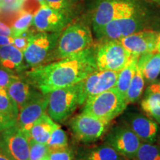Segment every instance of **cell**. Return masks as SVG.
Masks as SVG:
<instances>
[{"instance_id": "cell-1", "label": "cell", "mask_w": 160, "mask_h": 160, "mask_svg": "<svg viewBox=\"0 0 160 160\" xmlns=\"http://www.w3.org/2000/svg\"><path fill=\"white\" fill-rule=\"evenodd\" d=\"M95 46L77 54L33 68L26 79L42 93L77 85L97 70Z\"/></svg>"}, {"instance_id": "cell-11", "label": "cell", "mask_w": 160, "mask_h": 160, "mask_svg": "<svg viewBox=\"0 0 160 160\" xmlns=\"http://www.w3.org/2000/svg\"><path fill=\"white\" fill-rule=\"evenodd\" d=\"M0 151L13 160H30L29 139L17 124L0 132Z\"/></svg>"}, {"instance_id": "cell-5", "label": "cell", "mask_w": 160, "mask_h": 160, "mask_svg": "<svg viewBox=\"0 0 160 160\" xmlns=\"http://www.w3.org/2000/svg\"><path fill=\"white\" fill-rule=\"evenodd\" d=\"M141 7L138 0H97L91 18L95 36L111 21L128 15Z\"/></svg>"}, {"instance_id": "cell-13", "label": "cell", "mask_w": 160, "mask_h": 160, "mask_svg": "<svg viewBox=\"0 0 160 160\" xmlns=\"http://www.w3.org/2000/svg\"><path fill=\"white\" fill-rule=\"evenodd\" d=\"M71 20V16L42 5L33 16L31 25L36 32L59 33Z\"/></svg>"}, {"instance_id": "cell-39", "label": "cell", "mask_w": 160, "mask_h": 160, "mask_svg": "<svg viewBox=\"0 0 160 160\" xmlns=\"http://www.w3.org/2000/svg\"><path fill=\"white\" fill-rule=\"evenodd\" d=\"M156 52L160 53V33H159V38H158V40H157V47H156Z\"/></svg>"}, {"instance_id": "cell-16", "label": "cell", "mask_w": 160, "mask_h": 160, "mask_svg": "<svg viewBox=\"0 0 160 160\" xmlns=\"http://www.w3.org/2000/svg\"><path fill=\"white\" fill-rule=\"evenodd\" d=\"M125 125L133 131L143 142L154 143L157 139L159 126L157 122L147 116L139 113H128Z\"/></svg>"}, {"instance_id": "cell-26", "label": "cell", "mask_w": 160, "mask_h": 160, "mask_svg": "<svg viewBox=\"0 0 160 160\" xmlns=\"http://www.w3.org/2000/svg\"><path fill=\"white\" fill-rule=\"evenodd\" d=\"M136 160H160V145L142 142L134 157Z\"/></svg>"}, {"instance_id": "cell-7", "label": "cell", "mask_w": 160, "mask_h": 160, "mask_svg": "<svg viewBox=\"0 0 160 160\" xmlns=\"http://www.w3.org/2000/svg\"><path fill=\"white\" fill-rule=\"evenodd\" d=\"M79 105V85L54 90L49 93L47 113L56 122L67 119Z\"/></svg>"}, {"instance_id": "cell-23", "label": "cell", "mask_w": 160, "mask_h": 160, "mask_svg": "<svg viewBox=\"0 0 160 160\" xmlns=\"http://www.w3.org/2000/svg\"><path fill=\"white\" fill-rule=\"evenodd\" d=\"M139 57V56L132 54L129 62L121 71L118 72L117 82L115 88L125 97L130 83H131V80L137 70V63Z\"/></svg>"}, {"instance_id": "cell-4", "label": "cell", "mask_w": 160, "mask_h": 160, "mask_svg": "<svg viewBox=\"0 0 160 160\" xmlns=\"http://www.w3.org/2000/svg\"><path fill=\"white\" fill-rule=\"evenodd\" d=\"M150 17L143 7L128 15L117 18L106 25L95 37L99 42L120 40L142 30L148 29Z\"/></svg>"}, {"instance_id": "cell-8", "label": "cell", "mask_w": 160, "mask_h": 160, "mask_svg": "<svg viewBox=\"0 0 160 160\" xmlns=\"http://www.w3.org/2000/svg\"><path fill=\"white\" fill-rule=\"evenodd\" d=\"M131 57L119 40L99 42L95 47V61L99 71L119 72L129 62Z\"/></svg>"}, {"instance_id": "cell-41", "label": "cell", "mask_w": 160, "mask_h": 160, "mask_svg": "<svg viewBox=\"0 0 160 160\" xmlns=\"http://www.w3.org/2000/svg\"><path fill=\"white\" fill-rule=\"evenodd\" d=\"M22 1H24V0H22ZM37 1H39V2H41L42 5H46L45 0H37Z\"/></svg>"}, {"instance_id": "cell-10", "label": "cell", "mask_w": 160, "mask_h": 160, "mask_svg": "<svg viewBox=\"0 0 160 160\" xmlns=\"http://www.w3.org/2000/svg\"><path fill=\"white\" fill-rule=\"evenodd\" d=\"M118 72L97 70L80 82L79 105L85 104L86 100L93 96L107 91L116 87Z\"/></svg>"}, {"instance_id": "cell-6", "label": "cell", "mask_w": 160, "mask_h": 160, "mask_svg": "<svg viewBox=\"0 0 160 160\" xmlns=\"http://www.w3.org/2000/svg\"><path fill=\"white\" fill-rule=\"evenodd\" d=\"M59 33L35 32L31 36L28 45L23 52L26 65L32 68L47 64L53 59Z\"/></svg>"}, {"instance_id": "cell-24", "label": "cell", "mask_w": 160, "mask_h": 160, "mask_svg": "<svg viewBox=\"0 0 160 160\" xmlns=\"http://www.w3.org/2000/svg\"><path fill=\"white\" fill-rule=\"evenodd\" d=\"M145 87V78L139 70H137L125 93L128 103H133L141 97Z\"/></svg>"}, {"instance_id": "cell-30", "label": "cell", "mask_w": 160, "mask_h": 160, "mask_svg": "<svg viewBox=\"0 0 160 160\" xmlns=\"http://www.w3.org/2000/svg\"><path fill=\"white\" fill-rule=\"evenodd\" d=\"M46 5L56 11L72 16L73 3L69 0H45Z\"/></svg>"}, {"instance_id": "cell-25", "label": "cell", "mask_w": 160, "mask_h": 160, "mask_svg": "<svg viewBox=\"0 0 160 160\" xmlns=\"http://www.w3.org/2000/svg\"><path fill=\"white\" fill-rule=\"evenodd\" d=\"M19 109L6 89H0V113L17 121Z\"/></svg>"}, {"instance_id": "cell-17", "label": "cell", "mask_w": 160, "mask_h": 160, "mask_svg": "<svg viewBox=\"0 0 160 160\" xmlns=\"http://www.w3.org/2000/svg\"><path fill=\"white\" fill-rule=\"evenodd\" d=\"M36 90L26 78L19 77L9 85L7 91L20 111L39 93Z\"/></svg>"}, {"instance_id": "cell-43", "label": "cell", "mask_w": 160, "mask_h": 160, "mask_svg": "<svg viewBox=\"0 0 160 160\" xmlns=\"http://www.w3.org/2000/svg\"><path fill=\"white\" fill-rule=\"evenodd\" d=\"M42 160H50L48 158H45V159H42Z\"/></svg>"}, {"instance_id": "cell-40", "label": "cell", "mask_w": 160, "mask_h": 160, "mask_svg": "<svg viewBox=\"0 0 160 160\" xmlns=\"http://www.w3.org/2000/svg\"><path fill=\"white\" fill-rule=\"evenodd\" d=\"M148 1H151L152 2L157 4V5L160 6V0H148Z\"/></svg>"}, {"instance_id": "cell-32", "label": "cell", "mask_w": 160, "mask_h": 160, "mask_svg": "<svg viewBox=\"0 0 160 160\" xmlns=\"http://www.w3.org/2000/svg\"><path fill=\"white\" fill-rule=\"evenodd\" d=\"M34 33V32L31 30H27V31L23 32L22 34L17 37H13V45H14L17 48L20 50L21 51L24 52L27 48L30 39H31V36Z\"/></svg>"}, {"instance_id": "cell-36", "label": "cell", "mask_w": 160, "mask_h": 160, "mask_svg": "<svg viewBox=\"0 0 160 160\" xmlns=\"http://www.w3.org/2000/svg\"><path fill=\"white\" fill-rule=\"evenodd\" d=\"M0 35L13 37L11 28L1 21H0Z\"/></svg>"}, {"instance_id": "cell-9", "label": "cell", "mask_w": 160, "mask_h": 160, "mask_svg": "<svg viewBox=\"0 0 160 160\" xmlns=\"http://www.w3.org/2000/svg\"><path fill=\"white\" fill-rule=\"evenodd\" d=\"M109 123L82 112L71 119L70 126L76 139L84 143L94 142L101 138Z\"/></svg>"}, {"instance_id": "cell-33", "label": "cell", "mask_w": 160, "mask_h": 160, "mask_svg": "<svg viewBox=\"0 0 160 160\" xmlns=\"http://www.w3.org/2000/svg\"><path fill=\"white\" fill-rule=\"evenodd\" d=\"M19 77L17 73H12L0 66V89L7 90L9 85Z\"/></svg>"}, {"instance_id": "cell-27", "label": "cell", "mask_w": 160, "mask_h": 160, "mask_svg": "<svg viewBox=\"0 0 160 160\" xmlns=\"http://www.w3.org/2000/svg\"><path fill=\"white\" fill-rule=\"evenodd\" d=\"M33 16L34 15L33 13L23 11L21 10V13H20L19 16L15 20L13 25L11 26L13 37L19 36L23 32L29 29L30 26L32 24V21H33Z\"/></svg>"}, {"instance_id": "cell-31", "label": "cell", "mask_w": 160, "mask_h": 160, "mask_svg": "<svg viewBox=\"0 0 160 160\" xmlns=\"http://www.w3.org/2000/svg\"><path fill=\"white\" fill-rule=\"evenodd\" d=\"M73 155L68 146L62 148L50 150L48 158L50 160H72Z\"/></svg>"}, {"instance_id": "cell-22", "label": "cell", "mask_w": 160, "mask_h": 160, "mask_svg": "<svg viewBox=\"0 0 160 160\" xmlns=\"http://www.w3.org/2000/svg\"><path fill=\"white\" fill-rule=\"evenodd\" d=\"M83 160H124L114 148L105 143L88 149L82 155Z\"/></svg>"}, {"instance_id": "cell-14", "label": "cell", "mask_w": 160, "mask_h": 160, "mask_svg": "<svg viewBox=\"0 0 160 160\" xmlns=\"http://www.w3.org/2000/svg\"><path fill=\"white\" fill-rule=\"evenodd\" d=\"M49 101V93L39 92L28 103L19 111L17 125L29 139L32 126L42 116L45 114Z\"/></svg>"}, {"instance_id": "cell-34", "label": "cell", "mask_w": 160, "mask_h": 160, "mask_svg": "<svg viewBox=\"0 0 160 160\" xmlns=\"http://www.w3.org/2000/svg\"><path fill=\"white\" fill-rule=\"evenodd\" d=\"M22 0H0V8L13 11H21Z\"/></svg>"}, {"instance_id": "cell-19", "label": "cell", "mask_w": 160, "mask_h": 160, "mask_svg": "<svg viewBox=\"0 0 160 160\" xmlns=\"http://www.w3.org/2000/svg\"><path fill=\"white\" fill-rule=\"evenodd\" d=\"M141 106L148 116L160 124V83H154L148 86Z\"/></svg>"}, {"instance_id": "cell-29", "label": "cell", "mask_w": 160, "mask_h": 160, "mask_svg": "<svg viewBox=\"0 0 160 160\" xmlns=\"http://www.w3.org/2000/svg\"><path fill=\"white\" fill-rule=\"evenodd\" d=\"M30 160H42L48 158L49 148L48 145L38 142L33 139L29 140Z\"/></svg>"}, {"instance_id": "cell-12", "label": "cell", "mask_w": 160, "mask_h": 160, "mask_svg": "<svg viewBox=\"0 0 160 160\" xmlns=\"http://www.w3.org/2000/svg\"><path fill=\"white\" fill-rule=\"evenodd\" d=\"M106 143L114 148L122 157L131 159H134L142 140L127 125H117L107 135Z\"/></svg>"}, {"instance_id": "cell-28", "label": "cell", "mask_w": 160, "mask_h": 160, "mask_svg": "<svg viewBox=\"0 0 160 160\" xmlns=\"http://www.w3.org/2000/svg\"><path fill=\"white\" fill-rule=\"evenodd\" d=\"M47 145L49 150L62 148L68 146L67 134L58 124L52 131L51 138Z\"/></svg>"}, {"instance_id": "cell-35", "label": "cell", "mask_w": 160, "mask_h": 160, "mask_svg": "<svg viewBox=\"0 0 160 160\" xmlns=\"http://www.w3.org/2000/svg\"><path fill=\"white\" fill-rule=\"evenodd\" d=\"M17 124V121L0 113V132L9 128Z\"/></svg>"}, {"instance_id": "cell-2", "label": "cell", "mask_w": 160, "mask_h": 160, "mask_svg": "<svg viewBox=\"0 0 160 160\" xmlns=\"http://www.w3.org/2000/svg\"><path fill=\"white\" fill-rule=\"evenodd\" d=\"M88 21L85 17L71 20L60 32L53 59L71 57L95 46Z\"/></svg>"}, {"instance_id": "cell-44", "label": "cell", "mask_w": 160, "mask_h": 160, "mask_svg": "<svg viewBox=\"0 0 160 160\" xmlns=\"http://www.w3.org/2000/svg\"><path fill=\"white\" fill-rule=\"evenodd\" d=\"M124 160H125V159H124Z\"/></svg>"}, {"instance_id": "cell-3", "label": "cell", "mask_w": 160, "mask_h": 160, "mask_svg": "<svg viewBox=\"0 0 160 160\" xmlns=\"http://www.w3.org/2000/svg\"><path fill=\"white\" fill-rule=\"evenodd\" d=\"M128 105L125 96L113 88L86 100L83 112L110 123L123 113Z\"/></svg>"}, {"instance_id": "cell-37", "label": "cell", "mask_w": 160, "mask_h": 160, "mask_svg": "<svg viewBox=\"0 0 160 160\" xmlns=\"http://www.w3.org/2000/svg\"><path fill=\"white\" fill-rule=\"evenodd\" d=\"M13 37L0 35V46L13 45Z\"/></svg>"}, {"instance_id": "cell-15", "label": "cell", "mask_w": 160, "mask_h": 160, "mask_svg": "<svg viewBox=\"0 0 160 160\" xmlns=\"http://www.w3.org/2000/svg\"><path fill=\"white\" fill-rule=\"evenodd\" d=\"M159 32L151 29L142 30L119 40L131 54L141 56L156 51Z\"/></svg>"}, {"instance_id": "cell-42", "label": "cell", "mask_w": 160, "mask_h": 160, "mask_svg": "<svg viewBox=\"0 0 160 160\" xmlns=\"http://www.w3.org/2000/svg\"><path fill=\"white\" fill-rule=\"evenodd\" d=\"M69 1H71V2H73V3H74L75 2H77V1H80V0H69Z\"/></svg>"}, {"instance_id": "cell-21", "label": "cell", "mask_w": 160, "mask_h": 160, "mask_svg": "<svg viewBox=\"0 0 160 160\" xmlns=\"http://www.w3.org/2000/svg\"><path fill=\"white\" fill-rule=\"evenodd\" d=\"M57 123L53 121L48 114L42 116L32 126L29 133V140L33 139L38 142L46 144L48 142L53 130Z\"/></svg>"}, {"instance_id": "cell-38", "label": "cell", "mask_w": 160, "mask_h": 160, "mask_svg": "<svg viewBox=\"0 0 160 160\" xmlns=\"http://www.w3.org/2000/svg\"><path fill=\"white\" fill-rule=\"evenodd\" d=\"M0 160H13L11 159L8 156H7L5 153H4L3 152L0 151Z\"/></svg>"}, {"instance_id": "cell-18", "label": "cell", "mask_w": 160, "mask_h": 160, "mask_svg": "<svg viewBox=\"0 0 160 160\" xmlns=\"http://www.w3.org/2000/svg\"><path fill=\"white\" fill-rule=\"evenodd\" d=\"M23 52L14 45L0 46V66L12 73H18L26 68Z\"/></svg>"}, {"instance_id": "cell-20", "label": "cell", "mask_w": 160, "mask_h": 160, "mask_svg": "<svg viewBox=\"0 0 160 160\" xmlns=\"http://www.w3.org/2000/svg\"><path fill=\"white\" fill-rule=\"evenodd\" d=\"M137 69L146 81H154L160 74V53L155 51L139 56Z\"/></svg>"}]
</instances>
